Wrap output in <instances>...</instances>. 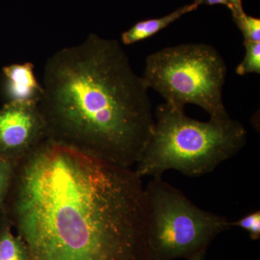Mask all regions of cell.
Returning a JSON list of instances; mask_svg holds the SVG:
<instances>
[{"label":"cell","instance_id":"277c9868","mask_svg":"<svg viewBox=\"0 0 260 260\" xmlns=\"http://www.w3.org/2000/svg\"><path fill=\"white\" fill-rule=\"evenodd\" d=\"M227 68L218 51L205 44L164 48L148 56L143 78L167 104L180 109L194 104L210 119L230 118L223 101Z\"/></svg>","mask_w":260,"mask_h":260},{"label":"cell","instance_id":"9c48e42d","mask_svg":"<svg viewBox=\"0 0 260 260\" xmlns=\"http://www.w3.org/2000/svg\"><path fill=\"white\" fill-rule=\"evenodd\" d=\"M10 226L9 222L0 231V260H28L23 242L13 235Z\"/></svg>","mask_w":260,"mask_h":260},{"label":"cell","instance_id":"ba28073f","mask_svg":"<svg viewBox=\"0 0 260 260\" xmlns=\"http://www.w3.org/2000/svg\"><path fill=\"white\" fill-rule=\"evenodd\" d=\"M201 5L200 0H194V3L191 4L181 7L175 11L172 12L170 14L165 15L161 18L150 19V20L138 22L129 30L121 34V42L124 45H131L153 37L162 29L167 28L178 19L180 18L183 15L198 9V7Z\"/></svg>","mask_w":260,"mask_h":260},{"label":"cell","instance_id":"5bb4252c","mask_svg":"<svg viewBox=\"0 0 260 260\" xmlns=\"http://www.w3.org/2000/svg\"><path fill=\"white\" fill-rule=\"evenodd\" d=\"M228 2L230 5L229 10L232 11V14L244 12L242 0H228Z\"/></svg>","mask_w":260,"mask_h":260},{"label":"cell","instance_id":"52a82bcc","mask_svg":"<svg viewBox=\"0 0 260 260\" xmlns=\"http://www.w3.org/2000/svg\"><path fill=\"white\" fill-rule=\"evenodd\" d=\"M9 102L39 103L44 93L42 84L34 74L31 62L13 64L3 68Z\"/></svg>","mask_w":260,"mask_h":260},{"label":"cell","instance_id":"30bf717a","mask_svg":"<svg viewBox=\"0 0 260 260\" xmlns=\"http://www.w3.org/2000/svg\"><path fill=\"white\" fill-rule=\"evenodd\" d=\"M245 56L238 65L236 72L239 75L250 73L260 74V42H244Z\"/></svg>","mask_w":260,"mask_h":260},{"label":"cell","instance_id":"2e32d148","mask_svg":"<svg viewBox=\"0 0 260 260\" xmlns=\"http://www.w3.org/2000/svg\"><path fill=\"white\" fill-rule=\"evenodd\" d=\"M8 223H9V220L7 216L5 208H0V231L4 227L5 224Z\"/></svg>","mask_w":260,"mask_h":260},{"label":"cell","instance_id":"7c38bea8","mask_svg":"<svg viewBox=\"0 0 260 260\" xmlns=\"http://www.w3.org/2000/svg\"><path fill=\"white\" fill-rule=\"evenodd\" d=\"M15 174V162L0 156V208H5Z\"/></svg>","mask_w":260,"mask_h":260},{"label":"cell","instance_id":"8fae6325","mask_svg":"<svg viewBox=\"0 0 260 260\" xmlns=\"http://www.w3.org/2000/svg\"><path fill=\"white\" fill-rule=\"evenodd\" d=\"M234 21L241 30L244 42H260V20L245 12L232 14Z\"/></svg>","mask_w":260,"mask_h":260},{"label":"cell","instance_id":"8992f818","mask_svg":"<svg viewBox=\"0 0 260 260\" xmlns=\"http://www.w3.org/2000/svg\"><path fill=\"white\" fill-rule=\"evenodd\" d=\"M49 139L39 103H7L0 109V156L16 162Z\"/></svg>","mask_w":260,"mask_h":260},{"label":"cell","instance_id":"5b68a950","mask_svg":"<svg viewBox=\"0 0 260 260\" xmlns=\"http://www.w3.org/2000/svg\"><path fill=\"white\" fill-rule=\"evenodd\" d=\"M144 194L148 260L189 259L232 227V221L201 209L161 177L153 178Z\"/></svg>","mask_w":260,"mask_h":260},{"label":"cell","instance_id":"3957f363","mask_svg":"<svg viewBox=\"0 0 260 260\" xmlns=\"http://www.w3.org/2000/svg\"><path fill=\"white\" fill-rule=\"evenodd\" d=\"M154 118L153 133L135 170L141 178L160 177L168 170L200 177L239 153L247 139L245 127L231 117L198 121L167 103L157 107Z\"/></svg>","mask_w":260,"mask_h":260},{"label":"cell","instance_id":"4fadbf2b","mask_svg":"<svg viewBox=\"0 0 260 260\" xmlns=\"http://www.w3.org/2000/svg\"><path fill=\"white\" fill-rule=\"evenodd\" d=\"M232 226H237L247 232L253 240H257L260 238V211L252 212L247 214L237 221L231 222Z\"/></svg>","mask_w":260,"mask_h":260},{"label":"cell","instance_id":"e0dca14e","mask_svg":"<svg viewBox=\"0 0 260 260\" xmlns=\"http://www.w3.org/2000/svg\"><path fill=\"white\" fill-rule=\"evenodd\" d=\"M189 260H205V251H202V252L198 253L195 255L191 256V257L188 259Z\"/></svg>","mask_w":260,"mask_h":260},{"label":"cell","instance_id":"6da1fadb","mask_svg":"<svg viewBox=\"0 0 260 260\" xmlns=\"http://www.w3.org/2000/svg\"><path fill=\"white\" fill-rule=\"evenodd\" d=\"M5 209L28 260H148L144 186L131 168L47 140L15 162Z\"/></svg>","mask_w":260,"mask_h":260},{"label":"cell","instance_id":"7a4b0ae2","mask_svg":"<svg viewBox=\"0 0 260 260\" xmlns=\"http://www.w3.org/2000/svg\"><path fill=\"white\" fill-rule=\"evenodd\" d=\"M39 109L49 140L131 168L153 133L148 88L119 42L90 34L48 59Z\"/></svg>","mask_w":260,"mask_h":260},{"label":"cell","instance_id":"9a60e30c","mask_svg":"<svg viewBox=\"0 0 260 260\" xmlns=\"http://www.w3.org/2000/svg\"><path fill=\"white\" fill-rule=\"evenodd\" d=\"M202 4L209 5H225L228 8H230V5H229L228 0H200Z\"/></svg>","mask_w":260,"mask_h":260}]
</instances>
